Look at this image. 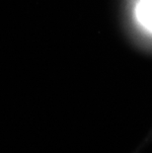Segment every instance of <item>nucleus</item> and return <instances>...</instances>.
<instances>
[{"mask_svg":"<svg viewBox=\"0 0 152 153\" xmlns=\"http://www.w3.org/2000/svg\"><path fill=\"white\" fill-rule=\"evenodd\" d=\"M137 14L142 24L152 30V0H142L138 6Z\"/></svg>","mask_w":152,"mask_h":153,"instance_id":"obj_1","label":"nucleus"}]
</instances>
